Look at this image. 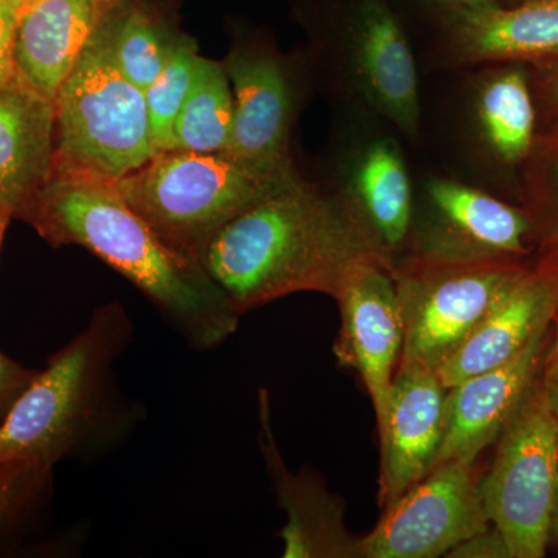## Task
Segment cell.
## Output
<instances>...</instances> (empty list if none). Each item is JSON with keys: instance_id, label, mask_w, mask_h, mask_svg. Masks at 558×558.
Instances as JSON below:
<instances>
[{"instance_id": "4", "label": "cell", "mask_w": 558, "mask_h": 558, "mask_svg": "<svg viewBox=\"0 0 558 558\" xmlns=\"http://www.w3.org/2000/svg\"><path fill=\"white\" fill-rule=\"evenodd\" d=\"M299 179L295 168L266 170L226 154L170 149L116 182L165 244L201 264L222 227Z\"/></svg>"}, {"instance_id": "21", "label": "cell", "mask_w": 558, "mask_h": 558, "mask_svg": "<svg viewBox=\"0 0 558 558\" xmlns=\"http://www.w3.org/2000/svg\"><path fill=\"white\" fill-rule=\"evenodd\" d=\"M233 126V92L222 65L199 58L189 97L183 102L170 149L222 154ZM168 149V150H170Z\"/></svg>"}, {"instance_id": "16", "label": "cell", "mask_w": 558, "mask_h": 558, "mask_svg": "<svg viewBox=\"0 0 558 558\" xmlns=\"http://www.w3.org/2000/svg\"><path fill=\"white\" fill-rule=\"evenodd\" d=\"M469 90L465 123L472 148L486 170L517 196L521 168L538 134L531 69L483 65Z\"/></svg>"}, {"instance_id": "33", "label": "cell", "mask_w": 558, "mask_h": 558, "mask_svg": "<svg viewBox=\"0 0 558 558\" xmlns=\"http://www.w3.org/2000/svg\"><path fill=\"white\" fill-rule=\"evenodd\" d=\"M550 537H556L558 543V483L556 499H554L553 519H550Z\"/></svg>"}, {"instance_id": "14", "label": "cell", "mask_w": 558, "mask_h": 558, "mask_svg": "<svg viewBox=\"0 0 558 558\" xmlns=\"http://www.w3.org/2000/svg\"><path fill=\"white\" fill-rule=\"evenodd\" d=\"M436 62L446 68L558 62V0H521L512 7L464 11L442 20Z\"/></svg>"}, {"instance_id": "12", "label": "cell", "mask_w": 558, "mask_h": 558, "mask_svg": "<svg viewBox=\"0 0 558 558\" xmlns=\"http://www.w3.org/2000/svg\"><path fill=\"white\" fill-rule=\"evenodd\" d=\"M449 417V388L438 373L399 365L379 425V499L388 508L432 472L438 461Z\"/></svg>"}, {"instance_id": "9", "label": "cell", "mask_w": 558, "mask_h": 558, "mask_svg": "<svg viewBox=\"0 0 558 558\" xmlns=\"http://www.w3.org/2000/svg\"><path fill=\"white\" fill-rule=\"evenodd\" d=\"M476 461L454 459L385 508L362 537L363 558H436L492 526L481 497Z\"/></svg>"}, {"instance_id": "26", "label": "cell", "mask_w": 558, "mask_h": 558, "mask_svg": "<svg viewBox=\"0 0 558 558\" xmlns=\"http://www.w3.org/2000/svg\"><path fill=\"white\" fill-rule=\"evenodd\" d=\"M532 92L538 113V130L558 126V62L531 69Z\"/></svg>"}, {"instance_id": "20", "label": "cell", "mask_w": 558, "mask_h": 558, "mask_svg": "<svg viewBox=\"0 0 558 558\" xmlns=\"http://www.w3.org/2000/svg\"><path fill=\"white\" fill-rule=\"evenodd\" d=\"M54 167V102L14 86L0 87V204L20 219Z\"/></svg>"}, {"instance_id": "1", "label": "cell", "mask_w": 558, "mask_h": 558, "mask_svg": "<svg viewBox=\"0 0 558 558\" xmlns=\"http://www.w3.org/2000/svg\"><path fill=\"white\" fill-rule=\"evenodd\" d=\"M369 259L395 264L336 190L300 178L222 227L201 266L241 315L292 293L333 299Z\"/></svg>"}, {"instance_id": "5", "label": "cell", "mask_w": 558, "mask_h": 558, "mask_svg": "<svg viewBox=\"0 0 558 558\" xmlns=\"http://www.w3.org/2000/svg\"><path fill=\"white\" fill-rule=\"evenodd\" d=\"M145 92L95 32L54 100L53 170L120 180L156 156Z\"/></svg>"}, {"instance_id": "23", "label": "cell", "mask_w": 558, "mask_h": 558, "mask_svg": "<svg viewBox=\"0 0 558 558\" xmlns=\"http://www.w3.org/2000/svg\"><path fill=\"white\" fill-rule=\"evenodd\" d=\"M515 199L534 227L538 256L558 264V126L538 130L520 171Z\"/></svg>"}, {"instance_id": "3", "label": "cell", "mask_w": 558, "mask_h": 558, "mask_svg": "<svg viewBox=\"0 0 558 558\" xmlns=\"http://www.w3.org/2000/svg\"><path fill=\"white\" fill-rule=\"evenodd\" d=\"M134 326L120 304L92 314L86 328L47 360L0 425V462L22 459L50 465L105 453L137 424L116 363Z\"/></svg>"}, {"instance_id": "29", "label": "cell", "mask_w": 558, "mask_h": 558, "mask_svg": "<svg viewBox=\"0 0 558 558\" xmlns=\"http://www.w3.org/2000/svg\"><path fill=\"white\" fill-rule=\"evenodd\" d=\"M447 557L453 558H512L508 543L499 534L498 529L490 526L480 534L473 535L451 549Z\"/></svg>"}, {"instance_id": "27", "label": "cell", "mask_w": 558, "mask_h": 558, "mask_svg": "<svg viewBox=\"0 0 558 558\" xmlns=\"http://www.w3.org/2000/svg\"><path fill=\"white\" fill-rule=\"evenodd\" d=\"M38 373L39 369L25 368L0 352V425Z\"/></svg>"}, {"instance_id": "6", "label": "cell", "mask_w": 558, "mask_h": 558, "mask_svg": "<svg viewBox=\"0 0 558 558\" xmlns=\"http://www.w3.org/2000/svg\"><path fill=\"white\" fill-rule=\"evenodd\" d=\"M557 483L558 418L537 377L499 435L492 468L480 481L488 520L512 558L545 557Z\"/></svg>"}, {"instance_id": "18", "label": "cell", "mask_w": 558, "mask_h": 558, "mask_svg": "<svg viewBox=\"0 0 558 558\" xmlns=\"http://www.w3.org/2000/svg\"><path fill=\"white\" fill-rule=\"evenodd\" d=\"M226 69L233 83V126L222 154L266 170H292L293 94L284 65L267 51H238Z\"/></svg>"}, {"instance_id": "10", "label": "cell", "mask_w": 558, "mask_h": 558, "mask_svg": "<svg viewBox=\"0 0 558 558\" xmlns=\"http://www.w3.org/2000/svg\"><path fill=\"white\" fill-rule=\"evenodd\" d=\"M391 263L369 259L354 267L333 300L341 328L333 352L341 365L357 371L368 389L377 425L387 411L389 389L402 357L403 326Z\"/></svg>"}, {"instance_id": "32", "label": "cell", "mask_w": 558, "mask_h": 558, "mask_svg": "<svg viewBox=\"0 0 558 558\" xmlns=\"http://www.w3.org/2000/svg\"><path fill=\"white\" fill-rule=\"evenodd\" d=\"M11 219H13V215H11L10 209L0 204V248H2L3 238H5Z\"/></svg>"}, {"instance_id": "15", "label": "cell", "mask_w": 558, "mask_h": 558, "mask_svg": "<svg viewBox=\"0 0 558 558\" xmlns=\"http://www.w3.org/2000/svg\"><path fill=\"white\" fill-rule=\"evenodd\" d=\"M259 449L275 495L288 521L281 531L286 558H363L362 537L344 523L343 499L328 490L311 470L292 472L271 427L270 398L259 389Z\"/></svg>"}, {"instance_id": "11", "label": "cell", "mask_w": 558, "mask_h": 558, "mask_svg": "<svg viewBox=\"0 0 558 558\" xmlns=\"http://www.w3.org/2000/svg\"><path fill=\"white\" fill-rule=\"evenodd\" d=\"M366 113V128L347 137L333 190L354 209L392 259L405 250L413 220L414 189L398 140Z\"/></svg>"}, {"instance_id": "28", "label": "cell", "mask_w": 558, "mask_h": 558, "mask_svg": "<svg viewBox=\"0 0 558 558\" xmlns=\"http://www.w3.org/2000/svg\"><path fill=\"white\" fill-rule=\"evenodd\" d=\"M16 31L17 10L9 3L0 2V87L16 84V64H14Z\"/></svg>"}, {"instance_id": "17", "label": "cell", "mask_w": 558, "mask_h": 558, "mask_svg": "<svg viewBox=\"0 0 558 558\" xmlns=\"http://www.w3.org/2000/svg\"><path fill=\"white\" fill-rule=\"evenodd\" d=\"M550 332L553 325L509 362L449 388V417L436 465L454 459L476 461L497 442L537 380Z\"/></svg>"}, {"instance_id": "30", "label": "cell", "mask_w": 558, "mask_h": 558, "mask_svg": "<svg viewBox=\"0 0 558 558\" xmlns=\"http://www.w3.org/2000/svg\"><path fill=\"white\" fill-rule=\"evenodd\" d=\"M538 381L549 409L558 418V303L553 318V332H550L548 349H546L542 369H539Z\"/></svg>"}, {"instance_id": "2", "label": "cell", "mask_w": 558, "mask_h": 558, "mask_svg": "<svg viewBox=\"0 0 558 558\" xmlns=\"http://www.w3.org/2000/svg\"><path fill=\"white\" fill-rule=\"evenodd\" d=\"M20 219L51 245H81L120 271L191 347L207 351L236 332L240 314L218 286L160 240L116 180L53 170Z\"/></svg>"}, {"instance_id": "36", "label": "cell", "mask_w": 558, "mask_h": 558, "mask_svg": "<svg viewBox=\"0 0 558 558\" xmlns=\"http://www.w3.org/2000/svg\"><path fill=\"white\" fill-rule=\"evenodd\" d=\"M519 2H521V0H515V3H519Z\"/></svg>"}, {"instance_id": "8", "label": "cell", "mask_w": 558, "mask_h": 558, "mask_svg": "<svg viewBox=\"0 0 558 558\" xmlns=\"http://www.w3.org/2000/svg\"><path fill=\"white\" fill-rule=\"evenodd\" d=\"M405 252L454 263H531L538 256L534 227L519 202L447 178L428 179L414 194Z\"/></svg>"}, {"instance_id": "35", "label": "cell", "mask_w": 558, "mask_h": 558, "mask_svg": "<svg viewBox=\"0 0 558 558\" xmlns=\"http://www.w3.org/2000/svg\"><path fill=\"white\" fill-rule=\"evenodd\" d=\"M95 2L98 3V5L101 7V9H105V7L110 5L112 2H119V0H95Z\"/></svg>"}, {"instance_id": "7", "label": "cell", "mask_w": 558, "mask_h": 558, "mask_svg": "<svg viewBox=\"0 0 558 558\" xmlns=\"http://www.w3.org/2000/svg\"><path fill=\"white\" fill-rule=\"evenodd\" d=\"M527 264L399 256L391 267L403 326L399 365L438 371L486 315L509 279Z\"/></svg>"}, {"instance_id": "22", "label": "cell", "mask_w": 558, "mask_h": 558, "mask_svg": "<svg viewBox=\"0 0 558 558\" xmlns=\"http://www.w3.org/2000/svg\"><path fill=\"white\" fill-rule=\"evenodd\" d=\"M53 468L35 461L0 462V556H13L49 510Z\"/></svg>"}, {"instance_id": "24", "label": "cell", "mask_w": 558, "mask_h": 558, "mask_svg": "<svg viewBox=\"0 0 558 558\" xmlns=\"http://www.w3.org/2000/svg\"><path fill=\"white\" fill-rule=\"evenodd\" d=\"M106 36L117 68L143 92L159 78L174 47L165 43L159 27L142 10L124 14Z\"/></svg>"}, {"instance_id": "34", "label": "cell", "mask_w": 558, "mask_h": 558, "mask_svg": "<svg viewBox=\"0 0 558 558\" xmlns=\"http://www.w3.org/2000/svg\"><path fill=\"white\" fill-rule=\"evenodd\" d=\"M0 2L9 3L10 7H13V9L20 11L22 7L28 2V0H0Z\"/></svg>"}, {"instance_id": "19", "label": "cell", "mask_w": 558, "mask_h": 558, "mask_svg": "<svg viewBox=\"0 0 558 558\" xmlns=\"http://www.w3.org/2000/svg\"><path fill=\"white\" fill-rule=\"evenodd\" d=\"M95 0H28L17 11L16 84L51 102L95 35Z\"/></svg>"}, {"instance_id": "31", "label": "cell", "mask_w": 558, "mask_h": 558, "mask_svg": "<svg viewBox=\"0 0 558 558\" xmlns=\"http://www.w3.org/2000/svg\"><path fill=\"white\" fill-rule=\"evenodd\" d=\"M429 2L444 11V20L464 11L492 10L501 5L499 0H429Z\"/></svg>"}, {"instance_id": "13", "label": "cell", "mask_w": 558, "mask_h": 558, "mask_svg": "<svg viewBox=\"0 0 558 558\" xmlns=\"http://www.w3.org/2000/svg\"><path fill=\"white\" fill-rule=\"evenodd\" d=\"M558 303V264L537 256L509 279L486 315L436 371L447 388L497 368L519 355L553 325Z\"/></svg>"}, {"instance_id": "25", "label": "cell", "mask_w": 558, "mask_h": 558, "mask_svg": "<svg viewBox=\"0 0 558 558\" xmlns=\"http://www.w3.org/2000/svg\"><path fill=\"white\" fill-rule=\"evenodd\" d=\"M199 58L194 44H174L159 78L145 90L150 135L157 153L170 149L175 120L189 97Z\"/></svg>"}]
</instances>
